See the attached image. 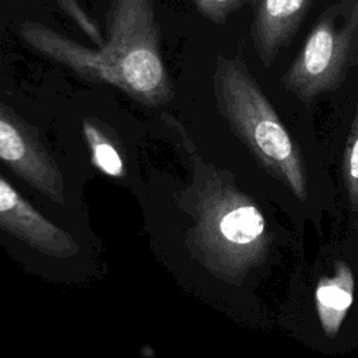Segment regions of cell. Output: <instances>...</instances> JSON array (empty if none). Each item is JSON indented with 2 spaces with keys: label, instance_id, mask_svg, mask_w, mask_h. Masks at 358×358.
<instances>
[{
  "label": "cell",
  "instance_id": "cell-1",
  "mask_svg": "<svg viewBox=\"0 0 358 358\" xmlns=\"http://www.w3.org/2000/svg\"><path fill=\"white\" fill-rule=\"evenodd\" d=\"M108 28L102 48L84 46L35 21H24L20 35L31 49L90 83L113 85L144 106L169 102L173 88L164 64L154 1L113 0Z\"/></svg>",
  "mask_w": 358,
  "mask_h": 358
},
{
  "label": "cell",
  "instance_id": "cell-2",
  "mask_svg": "<svg viewBox=\"0 0 358 358\" xmlns=\"http://www.w3.org/2000/svg\"><path fill=\"white\" fill-rule=\"evenodd\" d=\"M193 173L187 189L194 218L193 243L206 262L236 274L264 255L270 236L264 215L255 200L235 183L234 175L192 154Z\"/></svg>",
  "mask_w": 358,
  "mask_h": 358
},
{
  "label": "cell",
  "instance_id": "cell-3",
  "mask_svg": "<svg viewBox=\"0 0 358 358\" xmlns=\"http://www.w3.org/2000/svg\"><path fill=\"white\" fill-rule=\"evenodd\" d=\"M217 109L253 158L298 200L308 197V175L301 148L284 126L246 64L218 56L213 73Z\"/></svg>",
  "mask_w": 358,
  "mask_h": 358
},
{
  "label": "cell",
  "instance_id": "cell-4",
  "mask_svg": "<svg viewBox=\"0 0 358 358\" xmlns=\"http://www.w3.org/2000/svg\"><path fill=\"white\" fill-rule=\"evenodd\" d=\"M358 62V0H337L319 15L282 74V87L309 102L337 88Z\"/></svg>",
  "mask_w": 358,
  "mask_h": 358
},
{
  "label": "cell",
  "instance_id": "cell-5",
  "mask_svg": "<svg viewBox=\"0 0 358 358\" xmlns=\"http://www.w3.org/2000/svg\"><path fill=\"white\" fill-rule=\"evenodd\" d=\"M0 161L49 200L63 204V173L38 136L18 115L0 102Z\"/></svg>",
  "mask_w": 358,
  "mask_h": 358
},
{
  "label": "cell",
  "instance_id": "cell-6",
  "mask_svg": "<svg viewBox=\"0 0 358 358\" xmlns=\"http://www.w3.org/2000/svg\"><path fill=\"white\" fill-rule=\"evenodd\" d=\"M0 228L29 248L53 257L77 253L76 241L0 176Z\"/></svg>",
  "mask_w": 358,
  "mask_h": 358
},
{
  "label": "cell",
  "instance_id": "cell-7",
  "mask_svg": "<svg viewBox=\"0 0 358 358\" xmlns=\"http://www.w3.org/2000/svg\"><path fill=\"white\" fill-rule=\"evenodd\" d=\"M315 0H248L252 7L250 35L256 55L268 67L292 41Z\"/></svg>",
  "mask_w": 358,
  "mask_h": 358
},
{
  "label": "cell",
  "instance_id": "cell-8",
  "mask_svg": "<svg viewBox=\"0 0 358 358\" xmlns=\"http://www.w3.org/2000/svg\"><path fill=\"white\" fill-rule=\"evenodd\" d=\"M354 298V275L351 268L344 263H337L331 275L320 278L316 291V310L323 331L333 337L352 303Z\"/></svg>",
  "mask_w": 358,
  "mask_h": 358
},
{
  "label": "cell",
  "instance_id": "cell-9",
  "mask_svg": "<svg viewBox=\"0 0 358 358\" xmlns=\"http://www.w3.org/2000/svg\"><path fill=\"white\" fill-rule=\"evenodd\" d=\"M83 133L90 148L92 164L109 176L122 178L124 175L123 159L109 137L90 120L83 122Z\"/></svg>",
  "mask_w": 358,
  "mask_h": 358
},
{
  "label": "cell",
  "instance_id": "cell-10",
  "mask_svg": "<svg viewBox=\"0 0 358 358\" xmlns=\"http://www.w3.org/2000/svg\"><path fill=\"white\" fill-rule=\"evenodd\" d=\"M341 173L350 206L352 210H358V96L344 145Z\"/></svg>",
  "mask_w": 358,
  "mask_h": 358
},
{
  "label": "cell",
  "instance_id": "cell-11",
  "mask_svg": "<svg viewBox=\"0 0 358 358\" xmlns=\"http://www.w3.org/2000/svg\"><path fill=\"white\" fill-rule=\"evenodd\" d=\"M59 7L78 25V28L92 41L96 48H102L105 41L98 24L83 10L77 0H56Z\"/></svg>",
  "mask_w": 358,
  "mask_h": 358
},
{
  "label": "cell",
  "instance_id": "cell-12",
  "mask_svg": "<svg viewBox=\"0 0 358 358\" xmlns=\"http://www.w3.org/2000/svg\"><path fill=\"white\" fill-rule=\"evenodd\" d=\"M196 8L210 21L215 24H225L227 20L238 11L248 0H190Z\"/></svg>",
  "mask_w": 358,
  "mask_h": 358
}]
</instances>
